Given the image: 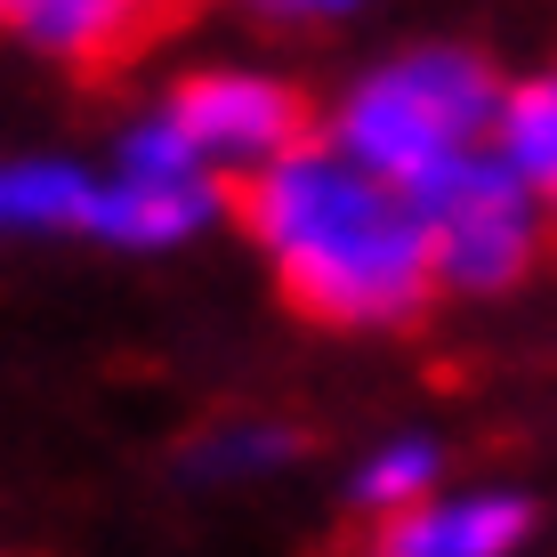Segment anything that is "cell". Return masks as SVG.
<instances>
[{
    "mask_svg": "<svg viewBox=\"0 0 557 557\" xmlns=\"http://www.w3.org/2000/svg\"><path fill=\"white\" fill-rule=\"evenodd\" d=\"M259 251L275 259L292 307L315 323H412L420 299L436 292V251L412 186L363 170L339 146H299L275 170L243 186Z\"/></svg>",
    "mask_w": 557,
    "mask_h": 557,
    "instance_id": "1",
    "label": "cell"
},
{
    "mask_svg": "<svg viewBox=\"0 0 557 557\" xmlns=\"http://www.w3.org/2000/svg\"><path fill=\"white\" fill-rule=\"evenodd\" d=\"M502 106L509 98L493 89V73L476 65V57L412 49V57H396V65H380L372 82L339 106L332 138H339V153H356L363 170H380V178H396V186H420L429 170L476 153V138H493V129H502Z\"/></svg>",
    "mask_w": 557,
    "mask_h": 557,
    "instance_id": "2",
    "label": "cell"
},
{
    "mask_svg": "<svg viewBox=\"0 0 557 557\" xmlns=\"http://www.w3.org/2000/svg\"><path fill=\"white\" fill-rule=\"evenodd\" d=\"M420 219H429V251H436V283H460V292H502L533 267L542 251V210H533V186L517 178L502 153H460V162L429 170L412 186Z\"/></svg>",
    "mask_w": 557,
    "mask_h": 557,
    "instance_id": "3",
    "label": "cell"
},
{
    "mask_svg": "<svg viewBox=\"0 0 557 557\" xmlns=\"http://www.w3.org/2000/svg\"><path fill=\"white\" fill-rule=\"evenodd\" d=\"M162 122L195 146L202 170H243V178H259L283 153H299L307 113H299L292 89L267 82V73H202V82H186L178 98L162 106Z\"/></svg>",
    "mask_w": 557,
    "mask_h": 557,
    "instance_id": "4",
    "label": "cell"
},
{
    "mask_svg": "<svg viewBox=\"0 0 557 557\" xmlns=\"http://www.w3.org/2000/svg\"><path fill=\"white\" fill-rule=\"evenodd\" d=\"M170 9L178 0H0V25L65 65H113L153 25H170Z\"/></svg>",
    "mask_w": 557,
    "mask_h": 557,
    "instance_id": "5",
    "label": "cell"
},
{
    "mask_svg": "<svg viewBox=\"0 0 557 557\" xmlns=\"http://www.w3.org/2000/svg\"><path fill=\"white\" fill-rule=\"evenodd\" d=\"M525 542V502L509 493H453L405 517H380L372 557H509Z\"/></svg>",
    "mask_w": 557,
    "mask_h": 557,
    "instance_id": "6",
    "label": "cell"
},
{
    "mask_svg": "<svg viewBox=\"0 0 557 557\" xmlns=\"http://www.w3.org/2000/svg\"><path fill=\"white\" fill-rule=\"evenodd\" d=\"M98 178L57 162H0V226H89Z\"/></svg>",
    "mask_w": 557,
    "mask_h": 557,
    "instance_id": "7",
    "label": "cell"
},
{
    "mask_svg": "<svg viewBox=\"0 0 557 557\" xmlns=\"http://www.w3.org/2000/svg\"><path fill=\"white\" fill-rule=\"evenodd\" d=\"M493 153L533 186V195L557 202V73L525 82L517 98L502 106V129H493Z\"/></svg>",
    "mask_w": 557,
    "mask_h": 557,
    "instance_id": "8",
    "label": "cell"
},
{
    "mask_svg": "<svg viewBox=\"0 0 557 557\" xmlns=\"http://www.w3.org/2000/svg\"><path fill=\"white\" fill-rule=\"evenodd\" d=\"M429 485H436V445H388V453L363 460L356 502L380 509V517H405V509H420V493H429Z\"/></svg>",
    "mask_w": 557,
    "mask_h": 557,
    "instance_id": "9",
    "label": "cell"
},
{
    "mask_svg": "<svg viewBox=\"0 0 557 557\" xmlns=\"http://www.w3.org/2000/svg\"><path fill=\"white\" fill-rule=\"evenodd\" d=\"M259 9H283V16H339V9H356V0H259Z\"/></svg>",
    "mask_w": 557,
    "mask_h": 557,
    "instance_id": "10",
    "label": "cell"
}]
</instances>
